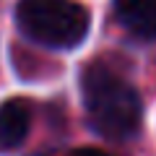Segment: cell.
<instances>
[{
    "label": "cell",
    "instance_id": "6da1fadb",
    "mask_svg": "<svg viewBox=\"0 0 156 156\" xmlns=\"http://www.w3.org/2000/svg\"><path fill=\"white\" fill-rule=\"evenodd\" d=\"M81 96L91 128L109 140H128L140 133L143 101L130 81L104 62L81 73Z\"/></svg>",
    "mask_w": 156,
    "mask_h": 156
},
{
    "label": "cell",
    "instance_id": "7a4b0ae2",
    "mask_svg": "<svg viewBox=\"0 0 156 156\" xmlns=\"http://www.w3.org/2000/svg\"><path fill=\"white\" fill-rule=\"evenodd\" d=\"M16 23L23 37L52 50H73L86 39L89 11L76 0H18Z\"/></svg>",
    "mask_w": 156,
    "mask_h": 156
},
{
    "label": "cell",
    "instance_id": "3957f363",
    "mask_svg": "<svg viewBox=\"0 0 156 156\" xmlns=\"http://www.w3.org/2000/svg\"><path fill=\"white\" fill-rule=\"evenodd\" d=\"M115 18L130 37L156 42V0H115Z\"/></svg>",
    "mask_w": 156,
    "mask_h": 156
},
{
    "label": "cell",
    "instance_id": "277c9868",
    "mask_svg": "<svg viewBox=\"0 0 156 156\" xmlns=\"http://www.w3.org/2000/svg\"><path fill=\"white\" fill-rule=\"evenodd\" d=\"M31 125V112L23 99H5L0 104V151H13L23 143Z\"/></svg>",
    "mask_w": 156,
    "mask_h": 156
},
{
    "label": "cell",
    "instance_id": "5b68a950",
    "mask_svg": "<svg viewBox=\"0 0 156 156\" xmlns=\"http://www.w3.org/2000/svg\"><path fill=\"white\" fill-rule=\"evenodd\" d=\"M68 156H112V154H107V151H101V148H91V146H83V148L70 151Z\"/></svg>",
    "mask_w": 156,
    "mask_h": 156
}]
</instances>
